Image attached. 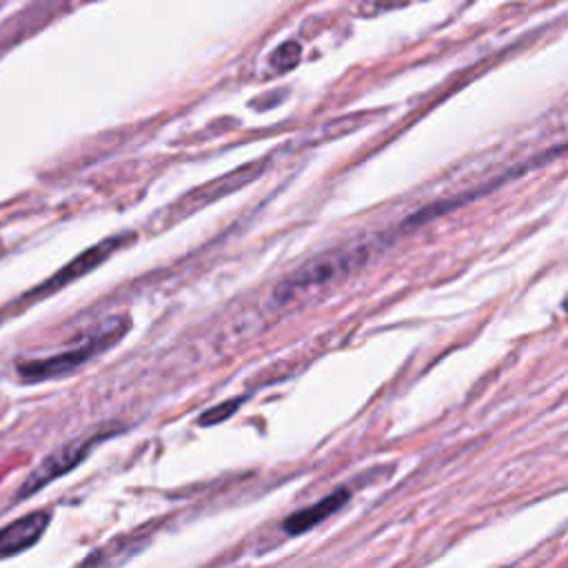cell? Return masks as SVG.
I'll return each instance as SVG.
<instances>
[{
  "label": "cell",
  "mask_w": 568,
  "mask_h": 568,
  "mask_svg": "<svg viewBox=\"0 0 568 568\" xmlns=\"http://www.w3.org/2000/svg\"><path fill=\"white\" fill-rule=\"evenodd\" d=\"M51 515L47 510L29 513L0 528V557H11L31 548L44 535Z\"/></svg>",
  "instance_id": "5"
},
{
  "label": "cell",
  "mask_w": 568,
  "mask_h": 568,
  "mask_svg": "<svg viewBox=\"0 0 568 568\" xmlns=\"http://www.w3.org/2000/svg\"><path fill=\"white\" fill-rule=\"evenodd\" d=\"M302 58V47L300 42L295 40H286L284 44H280L273 53H271V67L277 71V73H286L291 71Z\"/></svg>",
  "instance_id": "7"
},
{
  "label": "cell",
  "mask_w": 568,
  "mask_h": 568,
  "mask_svg": "<svg viewBox=\"0 0 568 568\" xmlns=\"http://www.w3.org/2000/svg\"><path fill=\"white\" fill-rule=\"evenodd\" d=\"M373 248L375 246L371 242L359 240V242L337 246L315 255L313 260H308L304 266H300L295 273H291L286 280L277 284V288L273 291V302L291 306L295 300L339 282L342 277L351 275L355 268L364 266Z\"/></svg>",
  "instance_id": "1"
},
{
  "label": "cell",
  "mask_w": 568,
  "mask_h": 568,
  "mask_svg": "<svg viewBox=\"0 0 568 568\" xmlns=\"http://www.w3.org/2000/svg\"><path fill=\"white\" fill-rule=\"evenodd\" d=\"M242 402H244V397H233V399H229V402H224V404H217V406L209 408L206 413H202L200 419H197V424H200V426H213V424H217V422L231 417V415L237 410V406H240Z\"/></svg>",
  "instance_id": "8"
},
{
  "label": "cell",
  "mask_w": 568,
  "mask_h": 568,
  "mask_svg": "<svg viewBox=\"0 0 568 568\" xmlns=\"http://www.w3.org/2000/svg\"><path fill=\"white\" fill-rule=\"evenodd\" d=\"M126 331H129V317H122V315L111 317L98 328H93L82 344L44 359L22 362L16 366V373L24 382H44V379L64 377L75 368H80L82 364H87L89 359H93L95 355L113 348L126 335Z\"/></svg>",
  "instance_id": "2"
},
{
  "label": "cell",
  "mask_w": 568,
  "mask_h": 568,
  "mask_svg": "<svg viewBox=\"0 0 568 568\" xmlns=\"http://www.w3.org/2000/svg\"><path fill=\"white\" fill-rule=\"evenodd\" d=\"M129 240H133V235H113V237H106L93 246H89L87 251H82L75 260H71L69 264H64L53 277H49L40 288H36L33 293H44V291H51V288H60L78 277H82L84 273L93 271L98 264H102L109 255H113L118 248H122V244H126Z\"/></svg>",
  "instance_id": "4"
},
{
  "label": "cell",
  "mask_w": 568,
  "mask_h": 568,
  "mask_svg": "<svg viewBox=\"0 0 568 568\" xmlns=\"http://www.w3.org/2000/svg\"><path fill=\"white\" fill-rule=\"evenodd\" d=\"M564 306H566V311H568V297H566V302H564Z\"/></svg>",
  "instance_id": "9"
},
{
  "label": "cell",
  "mask_w": 568,
  "mask_h": 568,
  "mask_svg": "<svg viewBox=\"0 0 568 568\" xmlns=\"http://www.w3.org/2000/svg\"><path fill=\"white\" fill-rule=\"evenodd\" d=\"M348 497H351L348 488H344V486L335 488L333 493H328L324 499L315 501L313 506L302 508V510L288 515V517L284 519V530H286L288 535H302V532H306L308 528L322 524L326 517H331L333 513H337V510L348 501Z\"/></svg>",
  "instance_id": "6"
},
{
  "label": "cell",
  "mask_w": 568,
  "mask_h": 568,
  "mask_svg": "<svg viewBox=\"0 0 568 568\" xmlns=\"http://www.w3.org/2000/svg\"><path fill=\"white\" fill-rule=\"evenodd\" d=\"M122 426L118 428H100L95 433H84L75 439L64 442L62 446L53 448L47 457L40 459V464L24 477V481L20 484V488L16 490V499H29L33 493L42 490L47 484H51L53 479L67 475L69 470L78 468L82 464V459L104 439H109L111 435L120 433Z\"/></svg>",
  "instance_id": "3"
}]
</instances>
